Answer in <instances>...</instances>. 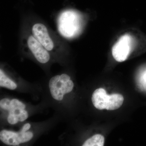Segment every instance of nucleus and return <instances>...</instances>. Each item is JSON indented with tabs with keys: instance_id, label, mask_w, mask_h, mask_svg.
<instances>
[{
	"instance_id": "obj_14",
	"label": "nucleus",
	"mask_w": 146,
	"mask_h": 146,
	"mask_svg": "<svg viewBox=\"0 0 146 146\" xmlns=\"http://www.w3.org/2000/svg\"><path fill=\"white\" fill-rule=\"evenodd\" d=\"M7 121L10 124L14 125L17 123L19 121V119L16 114L9 113L8 117H7Z\"/></svg>"
},
{
	"instance_id": "obj_1",
	"label": "nucleus",
	"mask_w": 146,
	"mask_h": 146,
	"mask_svg": "<svg viewBox=\"0 0 146 146\" xmlns=\"http://www.w3.org/2000/svg\"><path fill=\"white\" fill-rule=\"evenodd\" d=\"M136 44V39L131 35L125 34L121 36L112 48V54L115 60L119 62L126 60Z\"/></svg>"
},
{
	"instance_id": "obj_7",
	"label": "nucleus",
	"mask_w": 146,
	"mask_h": 146,
	"mask_svg": "<svg viewBox=\"0 0 146 146\" xmlns=\"http://www.w3.org/2000/svg\"><path fill=\"white\" fill-rule=\"evenodd\" d=\"M108 95L104 89L100 88L95 90L92 97L93 104L97 109H106Z\"/></svg>"
},
{
	"instance_id": "obj_11",
	"label": "nucleus",
	"mask_w": 146,
	"mask_h": 146,
	"mask_svg": "<svg viewBox=\"0 0 146 146\" xmlns=\"http://www.w3.org/2000/svg\"><path fill=\"white\" fill-rule=\"evenodd\" d=\"M25 105L18 100L13 99L11 101L10 107L9 109L10 108H13L17 109H25Z\"/></svg>"
},
{
	"instance_id": "obj_3",
	"label": "nucleus",
	"mask_w": 146,
	"mask_h": 146,
	"mask_svg": "<svg viewBox=\"0 0 146 146\" xmlns=\"http://www.w3.org/2000/svg\"><path fill=\"white\" fill-rule=\"evenodd\" d=\"M33 35L48 51L52 50L54 46L46 27L41 23L34 25L32 29Z\"/></svg>"
},
{
	"instance_id": "obj_6",
	"label": "nucleus",
	"mask_w": 146,
	"mask_h": 146,
	"mask_svg": "<svg viewBox=\"0 0 146 146\" xmlns=\"http://www.w3.org/2000/svg\"><path fill=\"white\" fill-rule=\"evenodd\" d=\"M0 139L4 143L10 146H18L22 143L21 132L3 130L0 132Z\"/></svg>"
},
{
	"instance_id": "obj_13",
	"label": "nucleus",
	"mask_w": 146,
	"mask_h": 146,
	"mask_svg": "<svg viewBox=\"0 0 146 146\" xmlns=\"http://www.w3.org/2000/svg\"><path fill=\"white\" fill-rule=\"evenodd\" d=\"M140 81L142 86L146 89V68L143 69L140 73Z\"/></svg>"
},
{
	"instance_id": "obj_18",
	"label": "nucleus",
	"mask_w": 146,
	"mask_h": 146,
	"mask_svg": "<svg viewBox=\"0 0 146 146\" xmlns=\"http://www.w3.org/2000/svg\"><path fill=\"white\" fill-rule=\"evenodd\" d=\"M31 127V125L29 123H26L25 125L22 128L21 131V132H26Z\"/></svg>"
},
{
	"instance_id": "obj_5",
	"label": "nucleus",
	"mask_w": 146,
	"mask_h": 146,
	"mask_svg": "<svg viewBox=\"0 0 146 146\" xmlns=\"http://www.w3.org/2000/svg\"><path fill=\"white\" fill-rule=\"evenodd\" d=\"M65 82L60 80V76H55L50 79L49 84L51 94L54 99L61 101L63 99Z\"/></svg>"
},
{
	"instance_id": "obj_15",
	"label": "nucleus",
	"mask_w": 146,
	"mask_h": 146,
	"mask_svg": "<svg viewBox=\"0 0 146 146\" xmlns=\"http://www.w3.org/2000/svg\"><path fill=\"white\" fill-rule=\"evenodd\" d=\"M74 84L72 81L70 80L68 82H65L64 88V94H66L70 93L74 88Z\"/></svg>"
},
{
	"instance_id": "obj_9",
	"label": "nucleus",
	"mask_w": 146,
	"mask_h": 146,
	"mask_svg": "<svg viewBox=\"0 0 146 146\" xmlns=\"http://www.w3.org/2000/svg\"><path fill=\"white\" fill-rule=\"evenodd\" d=\"M0 86L11 90L17 88V84L5 75L2 70H0Z\"/></svg>"
},
{
	"instance_id": "obj_16",
	"label": "nucleus",
	"mask_w": 146,
	"mask_h": 146,
	"mask_svg": "<svg viewBox=\"0 0 146 146\" xmlns=\"http://www.w3.org/2000/svg\"><path fill=\"white\" fill-rule=\"evenodd\" d=\"M28 117V113L25 109L21 110L18 115V119L20 121H24Z\"/></svg>"
},
{
	"instance_id": "obj_12",
	"label": "nucleus",
	"mask_w": 146,
	"mask_h": 146,
	"mask_svg": "<svg viewBox=\"0 0 146 146\" xmlns=\"http://www.w3.org/2000/svg\"><path fill=\"white\" fill-rule=\"evenodd\" d=\"M11 101V100L7 98L3 99L1 100L0 101V106L1 108L8 111L10 107Z\"/></svg>"
},
{
	"instance_id": "obj_8",
	"label": "nucleus",
	"mask_w": 146,
	"mask_h": 146,
	"mask_svg": "<svg viewBox=\"0 0 146 146\" xmlns=\"http://www.w3.org/2000/svg\"><path fill=\"white\" fill-rule=\"evenodd\" d=\"M123 101L124 98L121 95L113 94L108 95L106 109L110 110L117 109L121 106Z\"/></svg>"
},
{
	"instance_id": "obj_4",
	"label": "nucleus",
	"mask_w": 146,
	"mask_h": 146,
	"mask_svg": "<svg viewBox=\"0 0 146 146\" xmlns=\"http://www.w3.org/2000/svg\"><path fill=\"white\" fill-rule=\"evenodd\" d=\"M27 44L33 54L39 62L45 63L49 60L50 55L48 50L33 35L29 36Z\"/></svg>"
},
{
	"instance_id": "obj_17",
	"label": "nucleus",
	"mask_w": 146,
	"mask_h": 146,
	"mask_svg": "<svg viewBox=\"0 0 146 146\" xmlns=\"http://www.w3.org/2000/svg\"><path fill=\"white\" fill-rule=\"evenodd\" d=\"M60 80L61 81L66 82H68L70 80V76L66 74H62L60 76Z\"/></svg>"
},
{
	"instance_id": "obj_2",
	"label": "nucleus",
	"mask_w": 146,
	"mask_h": 146,
	"mask_svg": "<svg viewBox=\"0 0 146 146\" xmlns=\"http://www.w3.org/2000/svg\"><path fill=\"white\" fill-rule=\"evenodd\" d=\"M64 35L67 37H72L79 33L82 28L81 16L79 13L73 11L64 13Z\"/></svg>"
},
{
	"instance_id": "obj_10",
	"label": "nucleus",
	"mask_w": 146,
	"mask_h": 146,
	"mask_svg": "<svg viewBox=\"0 0 146 146\" xmlns=\"http://www.w3.org/2000/svg\"><path fill=\"white\" fill-rule=\"evenodd\" d=\"M104 138L100 134H96L89 138L83 144V146H103Z\"/></svg>"
}]
</instances>
